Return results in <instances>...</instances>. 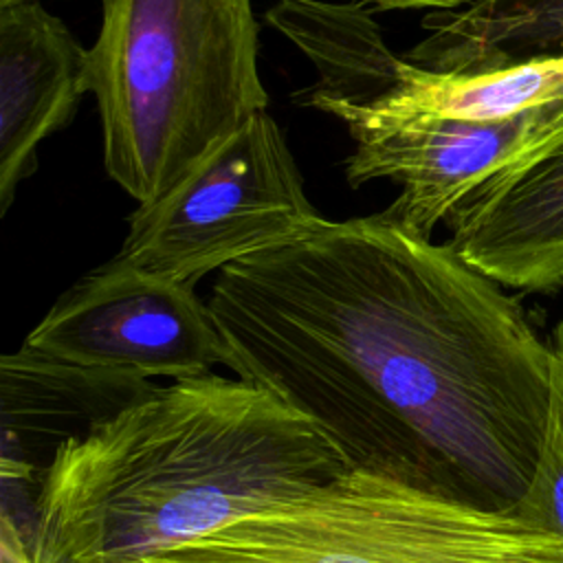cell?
Masks as SVG:
<instances>
[{
    "mask_svg": "<svg viewBox=\"0 0 563 563\" xmlns=\"http://www.w3.org/2000/svg\"><path fill=\"white\" fill-rule=\"evenodd\" d=\"M22 345L147 383L194 378L224 365L218 325L191 284L143 273L114 257L75 282Z\"/></svg>",
    "mask_w": 563,
    "mask_h": 563,
    "instance_id": "cell-7",
    "label": "cell"
},
{
    "mask_svg": "<svg viewBox=\"0 0 563 563\" xmlns=\"http://www.w3.org/2000/svg\"><path fill=\"white\" fill-rule=\"evenodd\" d=\"M257 31L253 0H101L88 90L106 174L139 205L266 112Z\"/></svg>",
    "mask_w": 563,
    "mask_h": 563,
    "instance_id": "cell-3",
    "label": "cell"
},
{
    "mask_svg": "<svg viewBox=\"0 0 563 563\" xmlns=\"http://www.w3.org/2000/svg\"><path fill=\"white\" fill-rule=\"evenodd\" d=\"M0 378L4 486H31L35 471L42 479L35 457H46L48 464L64 440L154 385L64 363L26 345L2 356Z\"/></svg>",
    "mask_w": 563,
    "mask_h": 563,
    "instance_id": "cell-11",
    "label": "cell"
},
{
    "mask_svg": "<svg viewBox=\"0 0 563 563\" xmlns=\"http://www.w3.org/2000/svg\"><path fill=\"white\" fill-rule=\"evenodd\" d=\"M429 31L407 55L440 73H484L563 55V0H468L431 11Z\"/></svg>",
    "mask_w": 563,
    "mask_h": 563,
    "instance_id": "cell-12",
    "label": "cell"
},
{
    "mask_svg": "<svg viewBox=\"0 0 563 563\" xmlns=\"http://www.w3.org/2000/svg\"><path fill=\"white\" fill-rule=\"evenodd\" d=\"M143 563H563V537L347 468Z\"/></svg>",
    "mask_w": 563,
    "mask_h": 563,
    "instance_id": "cell-4",
    "label": "cell"
},
{
    "mask_svg": "<svg viewBox=\"0 0 563 563\" xmlns=\"http://www.w3.org/2000/svg\"><path fill=\"white\" fill-rule=\"evenodd\" d=\"M347 468L251 380L154 383L57 446L33 497L31 563H143Z\"/></svg>",
    "mask_w": 563,
    "mask_h": 563,
    "instance_id": "cell-2",
    "label": "cell"
},
{
    "mask_svg": "<svg viewBox=\"0 0 563 563\" xmlns=\"http://www.w3.org/2000/svg\"><path fill=\"white\" fill-rule=\"evenodd\" d=\"M279 33L314 66L295 95L345 123L361 143L418 121H504L563 97V55L484 73H440L398 57L358 2L290 0Z\"/></svg>",
    "mask_w": 563,
    "mask_h": 563,
    "instance_id": "cell-5",
    "label": "cell"
},
{
    "mask_svg": "<svg viewBox=\"0 0 563 563\" xmlns=\"http://www.w3.org/2000/svg\"><path fill=\"white\" fill-rule=\"evenodd\" d=\"M561 134L563 97L504 121H418L356 143L345 176L352 187L396 180L402 191L380 216L431 240L440 220L484 180Z\"/></svg>",
    "mask_w": 563,
    "mask_h": 563,
    "instance_id": "cell-8",
    "label": "cell"
},
{
    "mask_svg": "<svg viewBox=\"0 0 563 563\" xmlns=\"http://www.w3.org/2000/svg\"><path fill=\"white\" fill-rule=\"evenodd\" d=\"M325 222L306 196L282 128L260 112L176 187L130 213L114 260L196 286L209 273L292 244Z\"/></svg>",
    "mask_w": 563,
    "mask_h": 563,
    "instance_id": "cell-6",
    "label": "cell"
},
{
    "mask_svg": "<svg viewBox=\"0 0 563 563\" xmlns=\"http://www.w3.org/2000/svg\"><path fill=\"white\" fill-rule=\"evenodd\" d=\"M363 7H372L374 11H413L429 9L431 11H449L460 9L468 0H356Z\"/></svg>",
    "mask_w": 563,
    "mask_h": 563,
    "instance_id": "cell-14",
    "label": "cell"
},
{
    "mask_svg": "<svg viewBox=\"0 0 563 563\" xmlns=\"http://www.w3.org/2000/svg\"><path fill=\"white\" fill-rule=\"evenodd\" d=\"M88 90V48L40 2L0 9V216Z\"/></svg>",
    "mask_w": 563,
    "mask_h": 563,
    "instance_id": "cell-10",
    "label": "cell"
},
{
    "mask_svg": "<svg viewBox=\"0 0 563 563\" xmlns=\"http://www.w3.org/2000/svg\"><path fill=\"white\" fill-rule=\"evenodd\" d=\"M449 246L497 284L563 288V134L499 169L444 220Z\"/></svg>",
    "mask_w": 563,
    "mask_h": 563,
    "instance_id": "cell-9",
    "label": "cell"
},
{
    "mask_svg": "<svg viewBox=\"0 0 563 563\" xmlns=\"http://www.w3.org/2000/svg\"><path fill=\"white\" fill-rule=\"evenodd\" d=\"M552 391L545 435L528 493L517 506L526 521L563 537V319L550 334Z\"/></svg>",
    "mask_w": 563,
    "mask_h": 563,
    "instance_id": "cell-13",
    "label": "cell"
},
{
    "mask_svg": "<svg viewBox=\"0 0 563 563\" xmlns=\"http://www.w3.org/2000/svg\"><path fill=\"white\" fill-rule=\"evenodd\" d=\"M33 2H42V0H0V9L15 7V4H33Z\"/></svg>",
    "mask_w": 563,
    "mask_h": 563,
    "instance_id": "cell-15",
    "label": "cell"
},
{
    "mask_svg": "<svg viewBox=\"0 0 563 563\" xmlns=\"http://www.w3.org/2000/svg\"><path fill=\"white\" fill-rule=\"evenodd\" d=\"M224 367L312 420L352 471L493 512L530 488L552 347L501 284L380 213L222 268Z\"/></svg>",
    "mask_w": 563,
    "mask_h": 563,
    "instance_id": "cell-1",
    "label": "cell"
}]
</instances>
